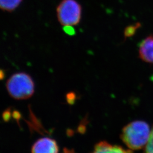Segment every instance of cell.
I'll use <instances>...</instances> for the list:
<instances>
[{"instance_id": "10", "label": "cell", "mask_w": 153, "mask_h": 153, "mask_svg": "<svg viewBox=\"0 0 153 153\" xmlns=\"http://www.w3.org/2000/svg\"><path fill=\"white\" fill-rule=\"evenodd\" d=\"M136 28H137V25L136 26H130L126 28L124 32L125 37H130L132 36L136 31Z\"/></svg>"}, {"instance_id": "7", "label": "cell", "mask_w": 153, "mask_h": 153, "mask_svg": "<svg viewBox=\"0 0 153 153\" xmlns=\"http://www.w3.org/2000/svg\"><path fill=\"white\" fill-rule=\"evenodd\" d=\"M22 0H0V7L4 11L11 12L16 10Z\"/></svg>"}, {"instance_id": "6", "label": "cell", "mask_w": 153, "mask_h": 153, "mask_svg": "<svg viewBox=\"0 0 153 153\" xmlns=\"http://www.w3.org/2000/svg\"><path fill=\"white\" fill-rule=\"evenodd\" d=\"M91 153H131V152L103 141L97 143Z\"/></svg>"}, {"instance_id": "1", "label": "cell", "mask_w": 153, "mask_h": 153, "mask_svg": "<svg viewBox=\"0 0 153 153\" xmlns=\"http://www.w3.org/2000/svg\"><path fill=\"white\" fill-rule=\"evenodd\" d=\"M150 134V127L147 123L134 121L123 129L121 138L131 150H139L147 145Z\"/></svg>"}, {"instance_id": "9", "label": "cell", "mask_w": 153, "mask_h": 153, "mask_svg": "<svg viewBox=\"0 0 153 153\" xmlns=\"http://www.w3.org/2000/svg\"><path fill=\"white\" fill-rule=\"evenodd\" d=\"M146 153H153V129L151 132L149 142L146 145Z\"/></svg>"}, {"instance_id": "3", "label": "cell", "mask_w": 153, "mask_h": 153, "mask_svg": "<svg viewBox=\"0 0 153 153\" xmlns=\"http://www.w3.org/2000/svg\"><path fill=\"white\" fill-rule=\"evenodd\" d=\"M56 11L58 20L63 26H76L80 22L82 7L76 0H62Z\"/></svg>"}, {"instance_id": "8", "label": "cell", "mask_w": 153, "mask_h": 153, "mask_svg": "<svg viewBox=\"0 0 153 153\" xmlns=\"http://www.w3.org/2000/svg\"><path fill=\"white\" fill-rule=\"evenodd\" d=\"M76 93L74 92H69V93H67L66 95V102H68V104H74L75 103V102L76 101Z\"/></svg>"}, {"instance_id": "2", "label": "cell", "mask_w": 153, "mask_h": 153, "mask_svg": "<svg viewBox=\"0 0 153 153\" xmlns=\"http://www.w3.org/2000/svg\"><path fill=\"white\" fill-rule=\"evenodd\" d=\"M6 86L10 96L16 100L29 99L35 92V83L33 78L23 72L12 75L7 81Z\"/></svg>"}, {"instance_id": "12", "label": "cell", "mask_w": 153, "mask_h": 153, "mask_svg": "<svg viewBox=\"0 0 153 153\" xmlns=\"http://www.w3.org/2000/svg\"><path fill=\"white\" fill-rule=\"evenodd\" d=\"M4 73H3V71L1 70V79H2L4 78Z\"/></svg>"}, {"instance_id": "5", "label": "cell", "mask_w": 153, "mask_h": 153, "mask_svg": "<svg viewBox=\"0 0 153 153\" xmlns=\"http://www.w3.org/2000/svg\"><path fill=\"white\" fill-rule=\"evenodd\" d=\"M139 56L142 60L153 64V36L144 39L139 47Z\"/></svg>"}, {"instance_id": "11", "label": "cell", "mask_w": 153, "mask_h": 153, "mask_svg": "<svg viewBox=\"0 0 153 153\" xmlns=\"http://www.w3.org/2000/svg\"><path fill=\"white\" fill-rule=\"evenodd\" d=\"M63 30L69 35H74L76 34V31L73 27V26H64Z\"/></svg>"}, {"instance_id": "4", "label": "cell", "mask_w": 153, "mask_h": 153, "mask_svg": "<svg viewBox=\"0 0 153 153\" xmlns=\"http://www.w3.org/2000/svg\"><path fill=\"white\" fill-rule=\"evenodd\" d=\"M58 145L55 140L44 137L39 139L34 143L32 153H58Z\"/></svg>"}]
</instances>
